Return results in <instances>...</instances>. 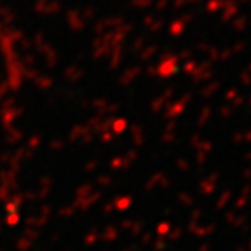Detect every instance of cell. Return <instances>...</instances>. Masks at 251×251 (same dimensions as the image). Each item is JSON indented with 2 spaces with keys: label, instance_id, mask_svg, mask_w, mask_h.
Returning <instances> with one entry per match:
<instances>
[]
</instances>
